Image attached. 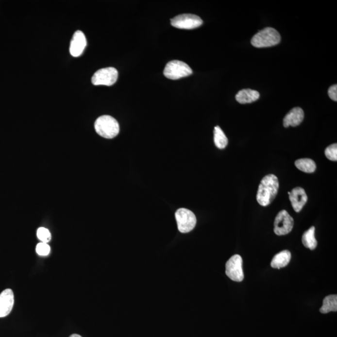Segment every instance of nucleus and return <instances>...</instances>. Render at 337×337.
Returning a JSON list of instances; mask_svg holds the SVG:
<instances>
[{"label": "nucleus", "instance_id": "6ab92c4d", "mask_svg": "<svg viewBox=\"0 0 337 337\" xmlns=\"http://www.w3.org/2000/svg\"><path fill=\"white\" fill-rule=\"evenodd\" d=\"M214 143L217 148L224 149L228 144V139L219 126H216L214 131Z\"/></svg>", "mask_w": 337, "mask_h": 337}, {"label": "nucleus", "instance_id": "b1692460", "mask_svg": "<svg viewBox=\"0 0 337 337\" xmlns=\"http://www.w3.org/2000/svg\"><path fill=\"white\" fill-rule=\"evenodd\" d=\"M69 337H82L80 336V335L73 334V335H71V336H70Z\"/></svg>", "mask_w": 337, "mask_h": 337}, {"label": "nucleus", "instance_id": "ddd939ff", "mask_svg": "<svg viewBox=\"0 0 337 337\" xmlns=\"http://www.w3.org/2000/svg\"><path fill=\"white\" fill-rule=\"evenodd\" d=\"M304 112L303 109L297 107L290 110L284 118V126L288 128L289 126L295 127L300 125L303 121Z\"/></svg>", "mask_w": 337, "mask_h": 337}, {"label": "nucleus", "instance_id": "f257e3e1", "mask_svg": "<svg viewBox=\"0 0 337 337\" xmlns=\"http://www.w3.org/2000/svg\"><path fill=\"white\" fill-rule=\"evenodd\" d=\"M279 183L274 174L265 176L260 182L257 194V201L262 206H268L276 197Z\"/></svg>", "mask_w": 337, "mask_h": 337}, {"label": "nucleus", "instance_id": "20e7f679", "mask_svg": "<svg viewBox=\"0 0 337 337\" xmlns=\"http://www.w3.org/2000/svg\"><path fill=\"white\" fill-rule=\"evenodd\" d=\"M192 74V70L189 65L178 60L170 61L166 65L164 70V74L166 77L173 80L187 77Z\"/></svg>", "mask_w": 337, "mask_h": 337}, {"label": "nucleus", "instance_id": "1a4fd4ad", "mask_svg": "<svg viewBox=\"0 0 337 337\" xmlns=\"http://www.w3.org/2000/svg\"><path fill=\"white\" fill-rule=\"evenodd\" d=\"M294 221L287 212L283 210L278 213L274 221V233L277 236L290 233L294 227Z\"/></svg>", "mask_w": 337, "mask_h": 337}, {"label": "nucleus", "instance_id": "9d476101", "mask_svg": "<svg viewBox=\"0 0 337 337\" xmlns=\"http://www.w3.org/2000/svg\"><path fill=\"white\" fill-rule=\"evenodd\" d=\"M87 45L86 36L81 31L74 33L70 44V54L73 57H79L82 55Z\"/></svg>", "mask_w": 337, "mask_h": 337}, {"label": "nucleus", "instance_id": "5701e85b", "mask_svg": "<svg viewBox=\"0 0 337 337\" xmlns=\"http://www.w3.org/2000/svg\"><path fill=\"white\" fill-rule=\"evenodd\" d=\"M328 94H329V97L331 98L332 100L337 101V84L333 85L331 87H329V91H328Z\"/></svg>", "mask_w": 337, "mask_h": 337}, {"label": "nucleus", "instance_id": "aec40b11", "mask_svg": "<svg viewBox=\"0 0 337 337\" xmlns=\"http://www.w3.org/2000/svg\"><path fill=\"white\" fill-rule=\"evenodd\" d=\"M325 154L327 159L332 161H337V144H333L327 147L325 151Z\"/></svg>", "mask_w": 337, "mask_h": 337}, {"label": "nucleus", "instance_id": "f8f14e48", "mask_svg": "<svg viewBox=\"0 0 337 337\" xmlns=\"http://www.w3.org/2000/svg\"><path fill=\"white\" fill-rule=\"evenodd\" d=\"M289 199L292 203L293 209L296 212H299L303 209L307 201V196L303 188L297 187L293 189L292 191L288 192Z\"/></svg>", "mask_w": 337, "mask_h": 337}, {"label": "nucleus", "instance_id": "412c9836", "mask_svg": "<svg viewBox=\"0 0 337 337\" xmlns=\"http://www.w3.org/2000/svg\"><path fill=\"white\" fill-rule=\"evenodd\" d=\"M37 236L42 242L47 243L51 239V234L45 227H40L37 231Z\"/></svg>", "mask_w": 337, "mask_h": 337}, {"label": "nucleus", "instance_id": "6e6552de", "mask_svg": "<svg viewBox=\"0 0 337 337\" xmlns=\"http://www.w3.org/2000/svg\"><path fill=\"white\" fill-rule=\"evenodd\" d=\"M170 23L172 26L179 29L192 30L202 25L203 21L197 15L183 14L173 17Z\"/></svg>", "mask_w": 337, "mask_h": 337}, {"label": "nucleus", "instance_id": "7ed1b4c3", "mask_svg": "<svg viewBox=\"0 0 337 337\" xmlns=\"http://www.w3.org/2000/svg\"><path fill=\"white\" fill-rule=\"evenodd\" d=\"M281 39V35L276 30L267 27L253 36L251 43L255 48H268L278 45Z\"/></svg>", "mask_w": 337, "mask_h": 337}, {"label": "nucleus", "instance_id": "423d86ee", "mask_svg": "<svg viewBox=\"0 0 337 337\" xmlns=\"http://www.w3.org/2000/svg\"><path fill=\"white\" fill-rule=\"evenodd\" d=\"M118 72L115 67H109L96 71L92 77V83L95 86H112L118 80Z\"/></svg>", "mask_w": 337, "mask_h": 337}, {"label": "nucleus", "instance_id": "dca6fc26", "mask_svg": "<svg viewBox=\"0 0 337 337\" xmlns=\"http://www.w3.org/2000/svg\"><path fill=\"white\" fill-rule=\"evenodd\" d=\"M337 311V295H330L325 297L322 307L320 308L321 314H327L330 312Z\"/></svg>", "mask_w": 337, "mask_h": 337}, {"label": "nucleus", "instance_id": "9b49d317", "mask_svg": "<svg viewBox=\"0 0 337 337\" xmlns=\"http://www.w3.org/2000/svg\"><path fill=\"white\" fill-rule=\"evenodd\" d=\"M14 305V294L10 288H7L0 294V318L8 316Z\"/></svg>", "mask_w": 337, "mask_h": 337}, {"label": "nucleus", "instance_id": "2eb2a0df", "mask_svg": "<svg viewBox=\"0 0 337 337\" xmlns=\"http://www.w3.org/2000/svg\"><path fill=\"white\" fill-rule=\"evenodd\" d=\"M291 259V253L288 251H283L278 253L273 257L271 262V267L273 269H281L285 268Z\"/></svg>", "mask_w": 337, "mask_h": 337}, {"label": "nucleus", "instance_id": "f03ea898", "mask_svg": "<svg viewBox=\"0 0 337 337\" xmlns=\"http://www.w3.org/2000/svg\"><path fill=\"white\" fill-rule=\"evenodd\" d=\"M96 133L106 139H113L119 133V125L115 118L104 115L96 119L95 123Z\"/></svg>", "mask_w": 337, "mask_h": 337}, {"label": "nucleus", "instance_id": "39448f33", "mask_svg": "<svg viewBox=\"0 0 337 337\" xmlns=\"http://www.w3.org/2000/svg\"><path fill=\"white\" fill-rule=\"evenodd\" d=\"M177 227L181 233H187L192 231L196 226V216L191 211L185 208L177 210L175 214Z\"/></svg>", "mask_w": 337, "mask_h": 337}, {"label": "nucleus", "instance_id": "4468645a", "mask_svg": "<svg viewBox=\"0 0 337 337\" xmlns=\"http://www.w3.org/2000/svg\"><path fill=\"white\" fill-rule=\"evenodd\" d=\"M259 92L251 89H242L238 92L236 99L240 104H249L255 102L259 99Z\"/></svg>", "mask_w": 337, "mask_h": 337}, {"label": "nucleus", "instance_id": "4be33fe9", "mask_svg": "<svg viewBox=\"0 0 337 337\" xmlns=\"http://www.w3.org/2000/svg\"><path fill=\"white\" fill-rule=\"evenodd\" d=\"M36 253L39 255H47L50 252V247L47 243L41 242L37 245L36 248Z\"/></svg>", "mask_w": 337, "mask_h": 337}, {"label": "nucleus", "instance_id": "f3484780", "mask_svg": "<svg viewBox=\"0 0 337 337\" xmlns=\"http://www.w3.org/2000/svg\"><path fill=\"white\" fill-rule=\"evenodd\" d=\"M315 231H316L315 227H311L308 231L304 233L303 236V246L310 250H314L317 246V241L315 237Z\"/></svg>", "mask_w": 337, "mask_h": 337}, {"label": "nucleus", "instance_id": "0eeeda50", "mask_svg": "<svg viewBox=\"0 0 337 337\" xmlns=\"http://www.w3.org/2000/svg\"><path fill=\"white\" fill-rule=\"evenodd\" d=\"M242 264V259L239 255H233L227 262L225 265V273L232 281L239 282L244 280Z\"/></svg>", "mask_w": 337, "mask_h": 337}, {"label": "nucleus", "instance_id": "a211bd4d", "mask_svg": "<svg viewBox=\"0 0 337 337\" xmlns=\"http://www.w3.org/2000/svg\"><path fill=\"white\" fill-rule=\"evenodd\" d=\"M295 165L301 171L306 173H312L316 169V165L312 159H300L295 162Z\"/></svg>", "mask_w": 337, "mask_h": 337}]
</instances>
